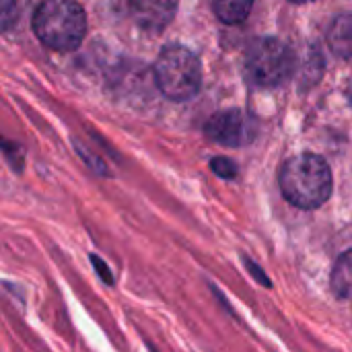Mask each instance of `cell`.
<instances>
[{
	"label": "cell",
	"mask_w": 352,
	"mask_h": 352,
	"mask_svg": "<svg viewBox=\"0 0 352 352\" xmlns=\"http://www.w3.org/2000/svg\"><path fill=\"white\" fill-rule=\"evenodd\" d=\"M243 262H245V266L250 268V272H252V276H254V278H256V280H258L260 285H264V287H272V283H270V278H268V276H266V274L262 272V268H260V266H258L256 262H252L250 258H245Z\"/></svg>",
	"instance_id": "11"
},
{
	"label": "cell",
	"mask_w": 352,
	"mask_h": 352,
	"mask_svg": "<svg viewBox=\"0 0 352 352\" xmlns=\"http://www.w3.org/2000/svg\"><path fill=\"white\" fill-rule=\"evenodd\" d=\"M155 80L165 97L173 101H188L198 93L202 82L200 60L188 47L169 45L155 62Z\"/></svg>",
	"instance_id": "3"
},
{
	"label": "cell",
	"mask_w": 352,
	"mask_h": 352,
	"mask_svg": "<svg viewBox=\"0 0 352 352\" xmlns=\"http://www.w3.org/2000/svg\"><path fill=\"white\" fill-rule=\"evenodd\" d=\"M206 134L210 140L223 146H243L252 142L256 134V122L241 109H227L208 120Z\"/></svg>",
	"instance_id": "5"
},
{
	"label": "cell",
	"mask_w": 352,
	"mask_h": 352,
	"mask_svg": "<svg viewBox=\"0 0 352 352\" xmlns=\"http://www.w3.org/2000/svg\"><path fill=\"white\" fill-rule=\"evenodd\" d=\"M210 169H212L219 177H223V179H233V177L237 175V165H235L231 159H225V157L212 159V161H210Z\"/></svg>",
	"instance_id": "10"
},
{
	"label": "cell",
	"mask_w": 352,
	"mask_h": 352,
	"mask_svg": "<svg viewBox=\"0 0 352 352\" xmlns=\"http://www.w3.org/2000/svg\"><path fill=\"white\" fill-rule=\"evenodd\" d=\"M16 12V4L14 0H2V14H4V29L10 27V21L14 19Z\"/></svg>",
	"instance_id": "13"
},
{
	"label": "cell",
	"mask_w": 352,
	"mask_h": 352,
	"mask_svg": "<svg viewBox=\"0 0 352 352\" xmlns=\"http://www.w3.org/2000/svg\"><path fill=\"white\" fill-rule=\"evenodd\" d=\"M278 184L285 200L303 210L320 208L332 196L330 165L314 153L289 159L278 173Z\"/></svg>",
	"instance_id": "1"
},
{
	"label": "cell",
	"mask_w": 352,
	"mask_h": 352,
	"mask_svg": "<svg viewBox=\"0 0 352 352\" xmlns=\"http://www.w3.org/2000/svg\"><path fill=\"white\" fill-rule=\"evenodd\" d=\"M332 289L340 299L352 301V250L336 260L332 270Z\"/></svg>",
	"instance_id": "8"
},
{
	"label": "cell",
	"mask_w": 352,
	"mask_h": 352,
	"mask_svg": "<svg viewBox=\"0 0 352 352\" xmlns=\"http://www.w3.org/2000/svg\"><path fill=\"white\" fill-rule=\"evenodd\" d=\"M291 2H297V4H303V2H311V0H291Z\"/></svg>",
	"instance_id": "14"
},
{
	"label": "cell",
	"mask_w": 352,
	"mask_h": 352,
	"mask_svg": "<svg viewBox=\"0 0 352 352\" xmlns=\"http://www.w3.org/2000/svg\"><path fill=\"white\" fill-rule=\"evenodd\" d=\"M37 39L58 52L80 45L87 31V14L76 0H43L33 14Z\"/></svg>",
	"instance_id": "2"
},
{
	"label": "cell",
	"mask_w": 352,
	"mask_h": 352,
	"mask_svg": "<svg viewBox=\"0 0 352 352\" xmlns=\"http://www.w3.org/2000/svg\"><path fill=\"white\" fill-rule=\"evenodd\" d=\"M330 47L340 58L352 56V14H340L334 19L328 31Z\"/></svg>",
	"instance_id": "7"
},
{
	"label": "cell",
	"mask_w": 352,
	"mask_h": 352,
	"mask_svg": "<svg viewBox=\"0 0 352 352\" xmlns=\"http://www.w3.org/2000/svg\"><path fill=\"white\" fill-rule=\"evenodd\" d=\"M349 97H351V103H352V80H351V87H349Z\"/></svg>",
	"instance_id": "15"
},
{
	"label": "cell",
	"mask_w": 352,
	"mask_h": 352,
	"mask_svg": "<svg viewBox=\"0 0 352 352\" xmlns=\"http://www.w3.org/2000/svg\"><path fill=\"white\" fill-rule=\"evenodd\" d=\"M128 6L132 19L146 31L165 29L177 12V0H128Z\"/></svg>",
	"instance_id": "6"
},
{
	"label": "cell",
	"mask_w": 352,
	"mask_h": 352,
	"mask_svg": "<svg viewBox=\"0 0 352 352\" xmlns=\"http://www.w3.org/2000/svg\"><path fill=\"white\" fill-rule=\"evenodd\" d=\"M293 72V54L276 37L256 39L245 54V74L258 87H278Z\"/></svg>",
	"instance_id": "4"
},
{
	"label": "cell",
	"mask_w": 352,
	"mask_h": 352,
	"mask_svg": "<svg viewBox=\"0 0 352 352\" xmlns=\"http://www.w3.org/2000/svg\"><path fill=\"white\" fill-rule=\"evenodd\" d=\"M254 0H212V10L214 14L229 25L243 23L248 14L252 12Z\"/></svg>",
	"instance_id": "9"
},
{
	"label": "cell",
	"mask_w": 352,
	"mask_h": 352,
	"mask_svg": "<svg viewBox=\"0 0 352 352\" xmlns=\"http://www.w3.org/2000/svg\"><path fill=\"white\" fill-rule=\"evenodd\" d=\"M91 262H93V266H95L97 274H99L107 285H113V276L109 274V268L105 266V262H103V260H99L97 256H91Z\"/></svg>",
	"instance_id": "12"
}]
</instances>
